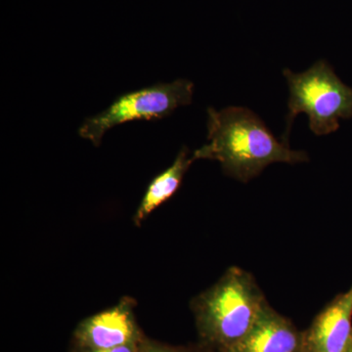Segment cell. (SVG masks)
Returning <instances> with one entry per match:
<instances>
[{"label": "cell", "mask_w": 352, "mask_h": 352, "mask_svg": "<svg viewBox=\"0 0 352 352\" xmlns=\"http://www.w3.org/2000/svg\"><path fill=\"white\" fill-rule=\"evenodd\" d=\"M208 143L194 152L198 160L219 162L224 175L247 183L276 163H307L305 151L279 141L256 113L248 108L208 109Z\"/></svg>", "instance_id": "obj_1"}, {"label": "cell", "mask_w": 352, "mask_h": 352, "mask_svg": "<svg viewBox=\"0 0 352 352\" xmlns=\"http://www.w3.org/2000/svg\"><path fill=\"white\" fill-rule=\"evenodd\" d=\"M268 305L256 278L231 266L190 303L201 346L221 352L237 344Z\"/></svg>", "instance_id": "obj_2"}, {"label": "cell", "mask_w": 352, "mask_h": 352, "mask_svg": "<svg viewBox=\"0 0 352 352\" xmlns=\"http://www.w3.org/2000/svg\"><path fill=\"white\" fill-rule=\"evenodd\" d=\"M283 75L289 96L282 140L289 142L294 122L302 113L307 116L310 131L317 136L335 132L340 120L352 118V88L338 78L327 62L319 60L300 74L285 69Z\"/></svg>", "instance_id": "obj_3"}, {"label": "cell", "mask_w": 352, "mask_h": 352, "mask_svg": "<svg viewBox=\"0 0 352 352\" xmlns=\"http://www.w3.org/2000/svg\"><path fill=\"white\" fill-rule=\"evenodd\" d=\"M194 83L178 78L120 95L101 113L87 118L78 135L99 147L106 132L133 120H157L170 117L176 109L192 103Z\"/></svg>", "instance_id": "obj_4"}, {"label": "cell", "mask_w": 352, "mask_h": 352, "mask_svg": "<svg viewBox=\"0 0 352 352\" xmlns=\"http://www.w3.org/2000/svg\"><path fill=\"white\" fill-rule=\"evenodd\" d=\"M134 307L135 302L124 296L113 307L83 319L74 332V346L113 349L142 340L145 335L139 328Z\"/></svg>", "instance_id": "obj_5"}, {"label": "cell", "mask_w": 352, "mask_h": 352, "mask_svg": "<svg viewBox=\"0 0 352 352\" xmlns=\"http://www.w3.org/2000/svg\"><path fill=\"white\" fill-rule=\"evenodd\" d=\"M352 340V285L317 314L303 332V352H344Z\"/></svg>", "instance_id": "obj_6"}, {"label": "cell", "mask_w": 352, "mask_h": 352, "mask_svg": "<svg viewBox=\"0 0 352 352\" xmlns=\"http://www.w3.org/2000/svg\"><path fill=\"white\" fill-rule=\"evenodd\" d=\"M221 352H303V332L270 305L240 342Z\"/></svg>", "instance_id": "obj_7"}, {"label": "cell", "mask_w": 352, "mask_h": 352, "mask_svg": "<svg viewBox=\"0 0 352 352\" xmlns=\"http://www.w3.org/2000/svg\"><path fill=\"white\" fill-rule=\"evenodd\" d=\"M195 161L193 155L190 157L188 148L183 147L180 150L171 166L162 171L148 185L134 214V226H140L155 210L175 195L190 166Z\"/></svg>", "instance_id": "obj_8"}, {"label": "cell", "mask_w": 352, "mask_h": 352, "mask_svg": "<svg viewBox=\"0 0 352 352\" xmlns=\"http://www.w3.org/2000/svg\"><path fill=\"white\" fill-rule=\"evenodd\" d=\"M195 347L176 346L145 337L139 342L138 352H194Z\"/></svg>", "instance_id": "obj_9"}, {"label": "cell", "mask_w": 352, "mask_h": 352, "mask_svg": "<svg viewBox=\"0 0 352 352\" xmlns=\"http://www.w3.org/2000/svg\"><path fill=\"white\" fill-rule=\"evenodd\" d=\"M139 342H133V344H126V346L113 347V349H78L74 346L73 351L71 352H138Z\"/></svg>", "instance_id": "obj_10"}, {"label": "cell", "mask_w": 352, "mask_h": 352, "mask_svg": "<svg viewBox=\"0 0 352 352\" xmlns=\"http://www.w3.org/2000/svg\"><path fill=\"white\" fill-rule=\"evenodd\" d=\"M194 352H214V351H212V349H208L207 347L201 346V344H199L198 346L195 347V351Z\"/></svg>", "instance_id": "obj_11"}, {"label": "cell", "mask_w": 352, "mask_h": 352, "mask_svg": "<svg viewBox=\"0 0 352 352\" xmlns=\"http://www.w3.org/2000/svg\"><path fill=\"white\" fill-rule=\"evenodd\" d=\"M344 352H352V340L351 342H349V346L346 347V351Z\"/></svg>", "instance_id": "obj_12"}]
</instances>
